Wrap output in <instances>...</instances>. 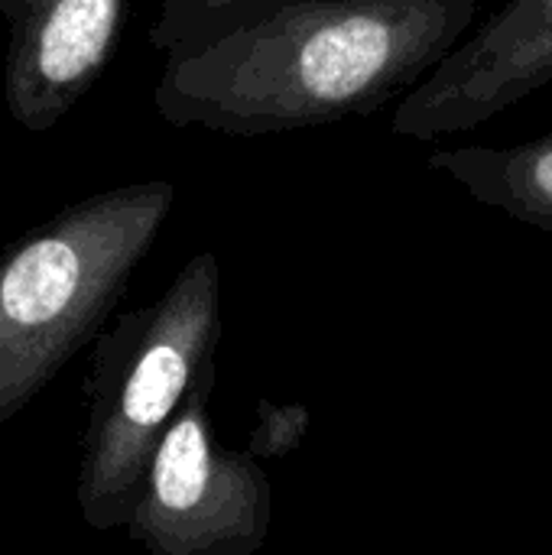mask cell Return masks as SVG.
Listing matches in <instances>:
<instances>
[{
  "label": "cell",
  "mask_w": 552,
  "mask_h": 555,
  "mask_svg": "<svg viewBox=\"0 0 552 555\" xmlns=\"http://www.w3.org/2000/svg\"><path fill=\"white\" fill-rule=\"evenodd\" d=\"M478 0H264L224 36L166 52L153 104L172 127L267 137L371 117L468 33Z\"/></svg>",
  "instance_id": "obj_1"
},
{
  "label": "cell",
  "mask_w": 552,
  "mask_h": 555,
  "mask_svg": "<svg viewBox=\"0 0 552 555\" xmlns=\"http://www.w3.org/2000/svg\"><path fill=\"white\" fill-rule=\"evenodd\" d=\"M172 202L166 179L104 189L0 250V426L104 332Z\"/></svg>",
  "instance_id": "obj_2"
},
{
  "label": "cell",
  "mask_w": 552,
  "mask_h": 555,
  "mask_svg": "<svg viewBox=\"0 0 552 555\" xmlns=\"http://www.w3.org/2000/svg\"><path fill=\"white\" fill-rule=\"evenodd\" d=\"M221 341V270L195 254L146 306L94 338L75 501L91 530H124L146 465Z\"/></svg>",
  "instance_id": "obj_3"
},
{
  "label": "cell",
  "mask_w": 552,
  "mask_h": 555,
  "mask_svg": "<svg viewBox=\"0 0 552 555\" xmlns=\"http://www.w3.org/2000/svg\"><path fill=\"white\" fill-rule=\"evenodd\" d=\"M211 393L215 371L189 390L146 465L124 530L150 553L254 555L270 537V478L257 455L218 442Z\"/></svg>",
  "instance_id": "obj_4"
},
{
  "label": "cell",
  "mask_w": 552,
  "mask_h": 555,
  "mask_svg": "<svg viewBox=\"0 0 552 555\" xmlns=\"http://www.w3.org/2000/svg\"><path fill=\"white\" fill-rule=\"evenodd\" d=\"M552 81V0H508L394 111V133L472 130Z\"/></svg>",
  "instance_id": "obj_5"
},
{
  "label": "cell",
  "mask_w": 552,
  "mask_h": 555,
  "mask_svg": "<svg viewBox=\"0 0 552 555\" xmlns=\"http://www.w3.org/2000/svg\"><path fill=\"white\" fill-rule=\"evenodd\" d=\"M130 0H7L3 101L10 117L42 133L104 75Z\"/></svg>",
  "instance_id": "obj_6"
},
{
  "label": "cell",
  "mask_w": 552,
  "mask_h": 555,
  "mask_svg": "<svg viewBox=\"0 0 552 555\" xmlns=\"http://www.w3.org/2000/svg\"><path fill=\"white\" fill-rule=\"evenodd\" d=\"M429 169L449 172L472 198L504 215L552 231V133L511 146H455L436 150Z\"/></svg>",
  "instance_id": "obj_7"
},
{
  "label": "cell",
  "mask_w": 552,
  "mask_h": 555,
  "mask_svg": "<svg viewBox=\"0 0 552 555\" xmlns=\"http://www.w3.org/2000/svg\"><path fill=\"white\" fill-rule=\"evenodd\" d=\"M264 0H159L150 46L159 52L211 42L244 23Z\"/></svg>",
  "instance_id": "obj_8"
},
{
  "label": "cell",
  "mask_w": 552,
  "mask_h": 555,
  "mask_svg": "<svg viewBox=\"0 0 552 555\" xmlns=\"http://www.w3.org/2000/svg\"><path fill=\"white\" fill-rule=\"evenodd\" d=\"M309 429V413L299 403H257V429L251 436L247 452L257 459H283L290 455Z\"/></svg>",
  "instance_id": "obj_9"
},
{
  "label": "cell",
  "mask_w": 552,
  "mask_h": 555,
  "mask_svg": "<svg viewBox=\"0 0 552 555\" xmlns=\"http://www.w3.org/2000/svg\"><path fill=\"white\" fill-rule=\"evenodd\" d=\"M3 7H7V0H0V16H3Z\"/></svg>",
  "instance_id": "obj_10"
}]
</instances>
